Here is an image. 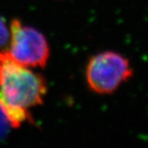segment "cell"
<instances>
[{"instance_id": "cell-3", "label": "cell", "mask_w": 148, "mask_h": 148, "mask_svg": "<svg viewBox=\"0 0 148 148\" xmlns=\"http://www.w3.org/2000/svg\"><path fill=\"white\" fill-rule=\"evenodd\" d=\"M8 48L4 51L12 60L28 68H45L50 49L46 38L33 27L14 19L10 25Z\"/></svg>"}, {"instance_id": "cell-2", "label": "cell", "mask_w": 148, "mask_h": 148, "mask_svg": "<svg viewBox=\"0 0 148 148\" xmlns=\"http://www.w3.org/2000/svg\"><path fill=\"white\" fill-rule=\"evenodd\" d=\"M133 76L129 60L121 53L105 51L91 57L86 69L88 86L97 94L114 93Z\"/></svg>"}, {"instance_id": "cell-4", "label": "cell", "mask_w": 148, "mask_h": 148, "mask_svg": "<svg viewBox=\"0 0 148 148\" xmlns=\"http://www.w3.org/2000/svg\"><path fill=\"white\" fill-rule=\"evenodd\" d=\"M10 40V28H8L5 21L0 16V49L8 45Z\"/></svg>"}, {"instance_id": "cell-5", "label": "cell", "mask_w": 148, "mask_h": 148, "mask_svg": "<svg viewBox=\"0 0 148 148\" xmlns=\"http://www.w3.org/2000/svg\"><path fill=\"white\" fill-rule=\"evenodd\" d=\"M11 125L5 115L0 110V139L3 138L8 131V127Z\"/></svg>"}, {"instance_id": "cell-1", "label": "cell", "mask_w": 148, "mask_h": 148, "mask_svg": "<svg viewBox=\"0 0 148 148\" xmlns=\"http://www.w3.org/2000/svg\"><path fill=\"white\" fill-rule=\"evenodd\" d=\"M46 93L47 84L42 75L0 50V104L28 110L41 105Z\"/></svg>"}]
</instances>
